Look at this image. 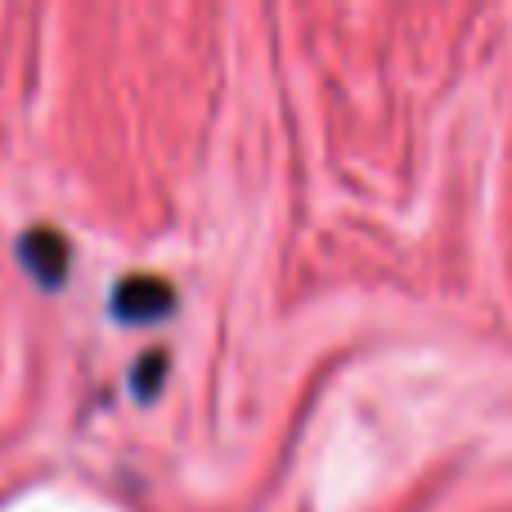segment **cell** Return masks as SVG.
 <instances>
[{"mask_svg":"<svg viewBox=\"0 0 512 512\" xmlns=\"http://www.w3.org/2000/svg\"><path fill=\"white\" fill-rule=\"evenodd\" d=\"M27 248V270H36L45 283H59V274L68 270V248H63V239H54L50 230H36L23 239Z\"/></svg>","mask_w":512,"mask_h":512,"instance_id":"cell-2","label":"cell"},{"mask_svg":"<svg viewBox=\"0 0 512 512\" xmlns=\"http://www.w3.org/2000/svg\"><path fill=\"white\" fill-rule=\"evenodd\" d=\"M171 306H176V297H171V288L162 279H126L113 297V310L126 324H153V319H162Z\"/></svg>","mask_w":512,"mask_h":512,"instance_id":"cell-1","label":"cell"}]
</instances>
